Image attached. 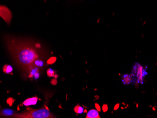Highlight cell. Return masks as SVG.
<instances>
[{
  "label": "cell",
  "mask_w": 157,
  "mask_h": 118,
  "mask_svg": "<svg viewBox=\"0 0 157 118\" xmlns=\"http://www.w3.org/2000/svg\"><path fill=\"white\" fill-rule=\"evenodd\" d=\"M121 81L124 85L134 84L136 82V78L132 73L130 74H125L121 78Z\"/></svg>",
  "instance_id": "5"
},
{
  "label": "cell",
  "mask_w": 157,
  "mask_h": 118,
  "mask_svg": "<svg viewBox=\"0 0 157 118\" xmlns=\"http://www.w3.org/2000/svg\"><path fill=\"white\" fill-rule=\"evenodd\" d=\"M132 67L133 69L131 73L136 78V82L138 83H141L143 84L145 76L148 74L146 72V69L144 68L139 63H135Z\"/></svg>",
  "instance_id": "3"
},
{
  "label": "cell",
  "mask_w": 157,
  "mask_h": 118,
  "mask_svg": "<svg viewBox=\"0 0 157 118\" xmlns=\"http://www.w3.org/2000/svg\"><path fill=\"white\" fill-rule=\"evenodd\" d=\"M4 41L14 64L26 74H30L36 67V61L45 57V53L39 44L29 40L6 36Z\"/></svg>",
  "instance_id": "1"
},
{
  "label": "cell",
  "mask_w": 157,
  "mask_h": 118,
  "mask_svg": "<svg viewBox=\"0 0 157 118\" xmlns=\"http://www.w3.org/2000/svg\"><path fill=\"white\" fill-rule=\"evenodd\" d=\"M17 112L11 109H2L1 111V115L3 117H8V118H14Z\"/></svg>",
  "instance_id": "6"
},
{
  "label": "cell",
  "mask_w": 157,
  "mask_h": 118,
  "mask_svg": "<svg viewBox=\"0 0 157 118\" xmlns=\"http://www.w3.org/2000/svg\"><path fill=\"white\" fill-rule=\"evenodd\" d=\"M3 71L6 74H9L12 72V68L11 66L8 65H5L3 67Z\"/></svg>",
  "instance_id": "8"
},
{
  "label": "cell",
  "mask_w": 157,
  "mask_h": 118,
  "mask_svg": "<svg viewBox=\"0 0 157 118\" xmlns=\"http://www.w3.org/2000/svg\"><path fill=\"white\" fill-rule=\"evenodd\" d=\"M86 118H100L98 112L95 109H91L88 112Z\"/></svg>",
  "instance_id": "7"
},
{
  "label": "cell",
  "mask_w": 157,
  "mask_h": 118,
  "mask_svg": "<svg viewBox=\"0 0 157 118\" xmlns=\"http://www.w3.org/2000/svg\"><path fill=\"white\" fill-rule=\"evenodd\" d=\"M0 16L7 24L10 23L12 18L11 11L6 6L1 5Z\"/></svg>",
  "instance_id": "4"
},
{
  "label": "cell",
  "mask_w": 157,
  "mask_h": 118,
  "mask_svg": "<svg viewBox=\"0 0 157 118\" xmlns=\"http://www.w3.org/2000/svg\"><path fill=\"white\" fill-rule=\"evenodd\" d=\"M74 110H75V112L76 113H80V114L83 113L84 112L83 108L82 106H80V105H77V106H76L75 108H74Z\"/></svg>",
  "instance_id": "9"
},
{
  "label": "cell",
  "mask_w": 157,
  "mask_h": 118,
  "mask_svg": "<svg viewBox=\"0 0 157 118\" xmlns=\"http://www.w3.org/2000/svg\"><path fill=\"white\" fill-rule=\"evenodd\" d=\"M14 118H55V116L45 106L40 109L27 110L21 113H17Z\"/></svg>",
  "instance_id": "2"
}]
</instances>
